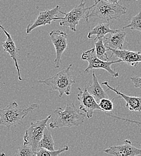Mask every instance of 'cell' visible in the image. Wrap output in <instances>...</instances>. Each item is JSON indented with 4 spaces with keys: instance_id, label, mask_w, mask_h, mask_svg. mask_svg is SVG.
<instances>
[{
    "instance_id": "obj_1",
    "label": "cell",
    "mask_w": 141,
    "mask_h": 156,
    "mask_svg": "<svg viewBox=\"0 0 141 156\" xmlns=\"http://www.w3.org/2000/svg\"><path fill=\"white\" fill-rule=\"evenodd\" d=\"M54 117H51L49 127L51 129L61 127H78L82 124L86 114L78 109L73 103H67L65 109L62 107H58L53 111Z\"/></svg>"
},
{
    "instance_id": "obj_2",
    "label": "cell",
    "mask_w": 141,
    "mask_h": 156,
    "mask_svg": "<svg viewBox=\"0 0 141 156\" xmlns=\"http://www.w3.org/2000/svg\"><path fill=\"white\" fill-rule=\"evenodd\" d=\"M91 11H89L85 22H89V19L97 18L106 21L119 20L121 16L126 13L127 9L119 3L113 4L106 0H98L97 2L90 6Z\"/></svg>"
},
{
    "instance_id": "obj_3",
    "label": "cell",
    "mask_w": 141,
    "mask_h": 156,
    "mask_svg": "<svg viewBox=\"0 0 141 156\" xmlns=\"http://www.w3.org/2000/svg\"><path fill=\"white\" fill-rule=\"evenodd\" d=\"M38 104L34 103L26 108H21L16 101L11 102L8 106L0 110V125L10 129L13 126L20 125L23 119L30 112L37 109Z\"/></svg>"
},
{
    "instance_id": "obj_4",
    "label": "cell",
    "mask_w": 141,
    "mask_h": 156,
    "mask_svg": "<svg viewBox=\"0 0 141 156\" xmlns=\"http://www.w3.org/2000/svg\"><path fill=\"white\" fill-rule=\"evenodd\" d=\"M73 64L55 74L54 76L42 79L38 81V83L49 87L52 90L58 91V96L61 98L63 94L69 96L73 84L75 83V80L73 79L71 73V68Z\"/></svg>"
},
{
    "instance_id": "obj_5",
    "label": "cell",
    "mask_w": 141,
    "mask_h": 156,
    "mask_svg": "<svg viewBox=\"0 0 141 156\" xmlns=\"http://www.w3.org/2000/svg\"><path fill=\"white\" fill-rule=\"evenodd\" d=\"M81 59L88 62V66L85 69L84 73H88L91 70L100 69L107 71L109 75L114 78H117L119 76V73L115 71L114 69H112L111 66L115 64L122 62V61L120 59L117 61H112L101 60L97 57L95 48H92L82 53L81 55Z\"/></svg>"
},
{
    "instance_id": "obj_6",
    "label": "cell",
    "mask_w": 141,
    "mask_h": 156,
    "mask_svg": "<svg viewBox=\"0 0 141 156\" xmlns=\"http://www.w3.org/2000/svg\"><path fill=\"white\" fill-rule=\"evenodd\" d=\"M51 117L52 115H49L42 120L33 121L24 135L23 144L30 145L36 153L39 151V144L43 136L47 122Z\"/></svg>"
},
{
    "instance_id": "obj_7",
    "label": "cell",
    "mask_w": 141,
    "mask_h": 156,
    "mask_svg": "<svg viewBox=\"0 0 141 156\" xmlns=\"http://www.w3.org/2000/svg\"><path fill=\"white\" fill-rule=\"evenodd\" d=\"M86 2L81 0L79 4L76 5L70 12L64 13L61 11V14L64 15V17L60 20V25L61 27H69L72 31H76V27L79 22L82 19L86 18L88 12L91 9V7H85Z\"/></svg>"
},
{
    "instance_id": "obj_8",
    "label": "cell",
    "mask_w": 141,
    "mask_h": 156,
    "mask_svg": "<svg viewBox=\"0 0 141 156\" xmlns=\"http://www.w3.org/2000/svg\"><path fill=\"white\" fill-rule=\"evenodd\" d=\"M78 89L79 92L77 94V98L80 101L79 109L86 114V118H92L95 110L101 111L99 103L85 88L82 90L78 87Z\"/></svg>"
},
{
    "instance_id": "obj_9",
    "label": "cell",
    "mask_w": 141,
    "mask_h": 156,
    "mask_svg": "<svg viewBox=\"0 0 141 156\" xmlns=\"http://www.w3.org/2000/svg\"><path fill=\"white\" fill-rule=\"evenodd\" d=\"M49 36L56 52V58L54 62L55 68L58 69L61 57L67 47V34L63 31L52 30L49 33Z\"/></svg>"
},
{
    "instance_id": "obj_10",
    "label": "cell",
    "mask_w": 141,
    "mask_h": 156,
    "mask_svg": "<svg viewBox=\"0 0 141 156\" xmlns=\"http://www.w3.org/2000/svg\"><path fill=\"white\" fill-rule=\"evenodd\" d=\"M59 13H61V7L59 5H57L51 10L41 12L35 22L32 25H28L26 30V33L30 34L33 30L41 26L50 25L53 21L62 20V18L58 16Z\"/></svg>"
},
{
    "instance_id": "obj_11",
    "label": "cell",
    "mask_w": 141,
    "mask_h": 156,
    "mask_svg": "<svg viewBox=\"0 0 141 156\" xmlns=\"http://www.w3.org/2000/svg\"><path fill=\"white\" fill-rule=\"evenodd\" d=\"M124 142V144L122 145L111 147L104 150V151L106 153L112 156H135L141 155V149L133 146L131 140L125 139Z\"/></svg>"
},
{
    "instance_id": "obj_12",
    "label": "cell",
    "mask_w": 141,
    "mask_h": 156,
    "mask_svg": "<svg viewBox=\"0 0 141 156\" xmlns=\"http://www.w3.org/2000/svg\"><path fill=\"white\" fill-rule=\"evenodd\" d=\"M109 51L112 52L111 57L114 55L115 57L120 59L122 62L133 66L138 67L139 62H141V52L137 51H133L129 50H116L111 48H108Z\"/></svg>"
},
{
    "instance_id": "obj_13",
    "label": "cell",
    "mask_w": 141,
    "mask_h": 156,
    "mask_svg": "<svg viewBox=\"0 0 141 156\" xmlns=\"http://www.w3.org/2000/svg\"><path fill=\"white\" fill-rule=\"evenodd\" d=\"M1 28L7 36V39L6 40L2 43V48L4 49V52H7L10 57L13 59L15 62V67L16 68L17 72H18V79L19 80H22V78L20 75V69L18 64V54L19 52L20 49H18L14 41V40L12 39L11 35L10 33H9L7 30L2 26H0Z\"/></svg>"
},
{
    "instance_id": "obj_14",
    "label": "cell",
    "mask_w": 141,
    "mask_h": 156,
    "mask_svg": "<svg viewBox=\"0 0 141 156\" xmlns=\"http://www.w3.org/2000/svg\"><path fill=\"white\" fill-rule=\"evenodd\" d=\"M101 85H105L107 88L115 93L119 98H123L125 103H126V108L131 111H135V112H141V97H136V96H127L125 94L122 93L119 91L117 89L111 87L108 81L103 82Z\"/></svg>"
},
{
    "instance_id": "obj_15",
    "label": "cell",
    "mask_w": 141,
    "mask_h": 156,
    "mask_svg": "<svg viewBox=\"0 0 141 156\" xmlns=\"http://www.w3.org/2000/svg\"><path fill=\"white\" fill-rule=\"evenodd\" d=\"M126 33L117 30L115 32L108 34L103 38V42L107 48L116 50L123 49Z\"/></svg>"
},
{
    "instance_id": "obj_16",
    "label": "cell",
    "mask_w": 141,
    "mask_h": 156,
    "mask_svg": "<svg viewBox=\"0 0 141 156\" xmlns=\"http://www.w3.org/2000/svg\"><path fill=\"white\" fill-rule=\"evenodd\" d=\"M85 88L94 98L98 103L101 99L109 98L106 91L101 87V84L99 82L94 70L93 71L91 80L87 83V85H86Z\"/></svg>"
},
{
    "instance_id": "obj_17",
    "label": "cell",
    "mask_w": 141,
    "mask_h": 156,
    "mask_svg": "<svg viewBox=\"0 0 141 156\" xmlns=\"http://www.w3.org/2000/svg\"><path fill=\"white\" fill-rule=\"evenodd\" d=\"M110 23L109 21L107 22H101L97 23L88 34V38L91 39L93 36H96L94 41L99 39H103L108 34L115 32L117 30H112L109 27Z\"/></svg>"
},
{
    "instance_id": "obj_18",
    "label": "cell",
    "mask_w": 141,
    "mask_h": 156,
    "mask_svg": "<svg viewBox=\"0 0 141 156\" xmlns=\"http://www.w3.org/2000/svg\"><path fill=\"white\" fill-rule=\"evenodd\" d=\"M41 148H44L50 151L55 150L53 137L52 136L51 132L47 127H46L44 129L43 136L39 144V150Z\"/></svg>"
},
{
    "instance_id": "obj_19",
    "label": "cell",
    "mask_w": 141,
    "mask_h": 156,
    "mask_svg": "<svg viewBox=\"0 0 141 156\" xmlns=\"http://www.w3.org/2000/svg\"><path fill=\"white\" fill-rule=\"evenodd\" d=\"M95 51L97 57L103 61H109L106 51H109L103 42V39H99L94 41Z\"/></svg>"
},
{
    "instance_id": "obj_20",
    "label": "cell",
    "mask_w": 141,
    "mask_h": 156,
    "mask_svg": "<svg viewBox=\"0 0 141 156\" xmlns=\"http://www.w3.org/2000/svg\"><path fill=\"white\" fill-rule=\"evenodd\" d=\"M126 28H130L132 31L136 30L141 32V10L131 19L129 25L122 28L123 30Z\"/></svg>"
},
{
    "instance_id": "obj_21",
    "label": "cell",
    "mask_w": 141,
    "mask_h": 156,
    "mask_svg": "<svg viewBox=\"0 0 141 156\" xmlns=\"http://www.w3.org/2000/svg\"><path fill=\"white\" fill-rule=\"evenodd\" d=\"M69 150L67 145H65L62 148L57 150L50 151L44 148H41L36 153V156H58L63 152L67 151Z\"/></svg>"
},
{
    "instance_id": "obj_22",
    "label": "cell",
    "mask_w": 141,
    "mask_h": 156,
    "mask_svg": "<svg viewBox=\"0 0 141 156\" xmlns=\"http://www.w3.org/2000/svg\"><path fill=\"white\" fill-rule=\"evenodd\" d=\"M15 156H36V153L33 151L32 147L30 145L23 144L22 145L18 147Z\"/></svg>"
},
{
    "instance_id": "obj_23",
    "label": "cell",
    "mask_w": 141,
    "mask_h": 156,
    "mask_svg": "<svg viewBox=\"0 0 141 156\" xmlns=\"http://www.w3.org/2000/svg\"><path fill=\"white\" fill-rule=\"evenodd\" d=\"M99 105L103 112H111L114 109V103L112 100L109 98H104L101 99Z\"/></svg>"
},
{
    "instance_id": "obj_24",
    "label": "cell",
    "mask_w": 141,
    "mask_h": 156,
    "mask_svg": "<svg viewBox=\"0 0 141 156\" xmlns=\"http://www.w3.org/2000/svg\"><path fill=\"white\" fill-rule=\"evenodd\" d=\"M131 81L133 82L134 87L136 88H138L141 90V77L135 76L130 78Z\"/></svg>"
},
{
    "instance_id": "obj_25",
    "label": "cell",
    "mask_w": 141,
    "mask_h": 156,
    "mask_svg": "<svg viewBox=\"0 0 141 156\" xmlns=\"http://www.w3.org/2000/svg\"><path fill=\"white\" fill-rule=\"evenodd\" d=\"M107 1L109 2H111V3H113V4H117L118 3V2L120 1V0H106Z\"/></svg>"
}]
</instances>
